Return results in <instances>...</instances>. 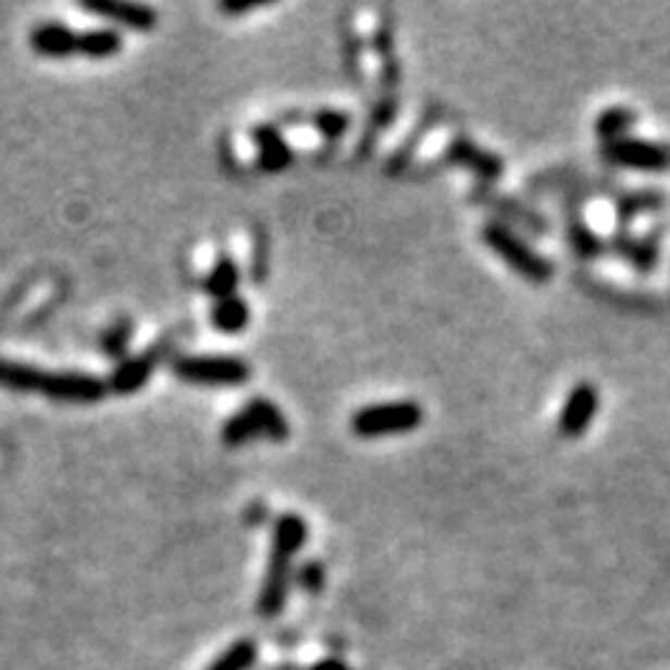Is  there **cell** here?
Returning a JSON list of instances; mask_svg holds the SVG:
<instances>
[{
    "instance_id": "1",
    "label": "cell",
    "mask_w": 670,
    "mask_h": 670,
    "mask_svg": "<svg viewBox=\"0 0 670 670\" xmlns=\"http://www.w3.org/2000/svg\"><path fill=\"white\" fill-rule=\"evenodd\" d=\"M0 386L12 392H37L59 402H96L107 386L92 374L82 372H42L26 363L3 361L0 358Z\"/></svg>"
},
{
    "instance_id": "2",
    "label": "cell",
    "mask_w": 670,
    "mask_h": 670,
    "mask_svg": "<svg viewBox=\"0 0 670 670\" xmlns=\"http://www.w3.org/2000/svg\"><path fill=\"white\" fill-rule=\"evenodd\" d=\"M290 433L288 422H285L283 411L271 400H251L244 411L235 413L221 431L229 447H240L255 438H271V442H285Z\"/></svg>"
},
{
    "instance_id": "3",
    "label": "cell",
    "mask_w": 670,
    "mask_h": 670,
    "mask_svg": "<svg viewBox=\"0 0 670 670\" xmlns=\"http://www.w3.org/2000/svg\"><path fill=\"white\" fill-rule=\"evenodd\" d=\"M484 240L502 263L517 271L520 277L531 280V283H548L554 277V265L548 258H542L539 251L531 249L520 235H514L506 224H486Z\"/></svg>"
},
{
    "instance_id": "4",
    "label": "cell",
    "mask_w": 670,
    "mask_h": 670,
    "mask_svg": "<svg viewBox=\"0 0 670 670\" xmlns=\"http://www.w3.org/2000/svg\"><path fill=\"white\" fill-rule=\"evenodd\" d=\"M174 374L190 386H240L251 369L233 355H182L174 361Z\"/></svg>"
},
{
    "instance_id": "5",
    "label": "cell",
    "mask_w": 670,
    "mask_h": 670,
    "mask_svg": "<svg viewBox=\"0 0 670 670\" xmlns=\"http://www.w3.org/2000/svg\"><path fill=\"white\" fill-rule=\"evenodd\" d=\"M422 408L411 400L402 402H377L367 406L352 417V433L363 438L397 436V433H411L422 425Z\"/></svg>"
},
{
    "instance_id": "6",
    "label": "cell",
    "mask_w": 670,
    "mask_h": 670,
    "mask_svg": "<svg viewBox=\"0 0 670 670\" xmlns=\"http://www.w3.org/2000/svg\"><path fill=\"white\" fill-rule=\"evenodd\" d=\"M604 154L612 162L634 171H665L670 167V149L657 142L634 140V137H620V140L606 142Z\"/></svg>"
},
{
    "instance_id": "7",
    "label": "cell",
    "mask_w": 670,
    "mask_h": 670,
    "mask_svg": "<svg viewBox=\"0 0 670 670\" xmlns=\"http://www.w3.org/2000/svg\"><path fill=\"white\" fill-rule=\"evenodd\" d=\"M598 388L590 383H579L573 392L568 394V400L561 406L559 413V433L564 438H581L590 425H593L595 413H598Z\"/></svg>"
},
{
    "instance_id": "8",
    "label": "cell",
    "mask_w": 670,
    "mask_h": 670,
    "mask_svg": "<svg viewBox=\"0 0 670 670\" xmlns=\"http://www.w3.org/2000/svg\"><path fill=\"white\" fill-rule=\"evenodd\" d=\"M290 564H294V556L274 548L269 559V570H265V581L258 595V612L263 618H274V615L283 612L290 590Z\"/></svg>"
},
{
    "instance_id": "9",
    "label": "cell",
    "mask_w": 670,
    "mask_h": 670,
    "mask_svg": "<svg viewBox=\"0 0 670 670\" xmlns=\"http://www.w3.org/2000/svg\"><path fill=\"white\" fill-rule=\"evenodd\" d=\"M87 12L98 14V17H107L112 23H121L126 28H135V32H151L157 26V14L149 7H140V3H121V0H107V3H98V0H87L82 3Z\"/></svg>"
},
{
    "instance_id": "10",
    "label": "cell",
    "mask_w": 670,
    "mask_h": 670,
    "mask_svg": "<svg viewBox=\"0 0 670 670\" xmlns=\"http://www.w3.org/2000/svg\"><path fill=\"white\" fill-rule=\"evenodd\" d=\"M32 48L39 57L65 59L71 53H78V34H73L62 23H46L32 32Z\"/></svg>"
},
{
    "instance_id": "11",
    "label": "cell",
    "mask_w": 670,
    "mask_h": 670,
    "mask_svg": "<svg viewBox=\"0 0 670 670\" xmlns=\"http://www.w3.org/2000/svg\"><path fill=\"white\" fill-rule=\"evenodd\" d=\"M255 142H258V162L269 174H280L290 165L294 154H290L288 142L274 126H258L255 129Z\"/></svg>"
},
{
    "instance_id": "12",
    "label": "cell",
    "mask_w": 670,
    "mask_h": 670,
    "mask_svg": "<svg viewBox=\"0 0 670 670\" xmlns=\"http://www.w3.org/2000/svg\"><path fill=\"white\" fill-rule=\"evenodd\" d=\"M151 369H154V355H140V358H129L112 374V392L132 394L149 383Z\"/></svg>"
},
{
    "instance_id": "13",
    "label": "cell",
    "mask_w": 670,
    "mask_h": 670,
    "mask_svg": "<svg viewBox=\"0 0 670 670\" xmlns=\"http://www.w3.org/2000/svg\"><path fill=\"white\" fill-rule=\"evenodd\" d=\"M305 542H308V525H305V520H299L297 514L280 517L277 525H274V548L297 556Z\"/></svg>"
},
{
    "instance_id": "14",
    "label": "cell",
    "mask_w": 670,
    "mask_h": 670,
    "mask_svg": "<svg viewBox=\"0 0 670 670\" xmlns=\"http://www.w3.org/2000/svg\"><path fill=\"white\" fill-rule=\"evenodd\" d=\"M121 51V34L112 28H96V32L78 34V53L90 59L115 57Z\"/></svg>"
},
{
    "instance_id": "15",
    "label": "cell",
    "mask_w": 670,
    "mask_h": 670,
    "mask_svg": "<svg viewBox=\"0 0 670 670\" xmlns=\"http://www.w3.org/2000/svg\"><path fill=\"white\" fill-rule=\"evenodd\" d=\"M213 324L221 333H240L249 324V305L238 297L221 299L213 308Z\"/></svg>"
},
{
    "instance_id": "16",
    "label": "cell",
    "mask_w": 670,
    "mask_h": 670,
    "mask_svg": "<svg viewBox=\"0 0 670 670\" xmlns=\"http://www.w3.org/2000/svg\"><path fill=\"white\" fill-rule=\"evenodd\" d=\"M238 280H240L238 265H235L229 258H221L219 265L210 271V277L204 280V288H207V294H210V297H215V302H221V299L235 297Z\"/></svg>"
},
{
    "instance_id": "17",
    "label": "cell",
    "mask_w": 670,
    "mask_h": 670,
    "mask_svg": "<svg viewBox=\"0 0 670 670\" xmlns=\"http://www.w3.org/2000/svg\"><path fill=\"white\" fill-rule=\"evenodd\" d=\"M450 157L456 162H464L467 167H472L477 176H484V179H495L497 174H500V162L495 160L492 154H484V151H477L472 142L458 140L456 146H452Z\"/></svg>"
},
{
    "instance_id": "18",
    "label": "cell",
    "mask_w": 670,
    "mask_h": 670,
    "mask_svg": "<svg viewBox=\"0 0 670 670\" xmlns=\"http://www.w3.org/2000/svg\"><path fill=\"white\" fill-rule=\"evenodd\" d=\"M255 659H258V643L255 640H238L207 670H249Z\"/></svg>"
},
{
    "instance_id": "19",
    "label": "cell",
    "mask_w": 670,
    "mask_h": 670,
    "mask_svg": "<svg viewBox=\"0 0 670 670\" xmlns=\"http://www.w3.org/2000/svg\"><path fill=\"white\" fill-rule=\"evenodd\" d=\"M634 121H637V117H634L632 110L615 107V110H606L604 115L595 121V132H598L606 142H612V140H620V137L625 135V129H632Z\"/></svg>"
},
{
    "instance_id": "20",
    "label": "cell",
    "mask_w": 670,
    "mask_h": 670,
    "mask_svg": "<svg viewBox=\"0 0 670 670\" xmlns=\"http://www.w3.org/2000/svg\"><path fill=\"white\" fill-rule=\"evenodd\" d=\"M347 115H342V112H319L317 115V126L322 129V135L327 137V140H338V137L344 135V129H347Z\"/></svg>"
},
{
    "instance_id": "21",
    "label": "cell",
    "mask_w": 670,
    "mask_h": 670,
    "mask_svg": "<svg viewBox=\"0 0 670 670\" xmlns=\"http://www.w3.org/2000/svg\"><path fill=\"white\" fill-rule=\"evenodd\" d=\"M299 584L308 590V593H319L324 586V568L319 561H308L302 570H299Z\"/></svg>"
},
{
    "instance_id": "22",
    "label": "cell",
    "mask_w": 670,
    "mask_h": 670,
    "mask_svg": "<svg viewBox=\"0 0 670 670\" xmlns=\"http://www.w3.org/2000/svg\"><path fill=\"white\" fill-rule=\"evenodd\" d=\"M126 342H129V327H126V324H121V327L110 330V333L103 335V347H107V352L112 355H123Z\"/></svg>"
},
{
    "instance_id": "23",
    "label": "cell",
    "mask_w": 670,
    "mask_h": 670,
    "mask_svg": "<svg viewBox=\"0 0 670 670\" xmlns=\"http://www.w3.org/2000/svg\"><path fill=\"white\" fill-rule=\"evenodd\" d=\"M251 9H260V3H221V12L226 14H246Z\"/></svg>"
},
{
    "instance_id": "24",
    "label": "cell",
    "mask_w": 670,
    "mask_h": 670,
    "mask_svg": "<svg viewBox=\"0 0 670 670\" xmlns=\"http://www.w3.org/2000/svg\"><path fill=\"white\" fill-rule=\"evenodd\" d=\"M313 670H347V665L338 662V659H322L319 665H313Z\"/></svg>"
}]
</instances>
